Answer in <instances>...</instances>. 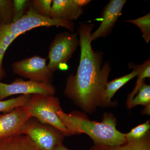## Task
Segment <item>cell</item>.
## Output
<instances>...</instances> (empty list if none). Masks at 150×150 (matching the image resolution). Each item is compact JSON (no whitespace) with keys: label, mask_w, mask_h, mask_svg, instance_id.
Listing matches in <instances>:
<instances>
[{"label":"cell","mask_w":150,"mask_h":150,"mask_svg":"<svg viewBox=\"0 0 150 150\" xmlns=\"http://www.w3.org/2000/svg\"><path fill=\"white\" fill-rule=\"evenodd\" d=\"M82 7L77 0H53L50 18L55 19L73 21L83 13Z\"/></svg>","instance_id":"obj_11"},{"label":"cell","mask_w":150,"mask_h":150,"mask_svg":"<svg viewBox=\"0 0 150 150\" xmlns=\"http://www.w3.org/2000/svg\"><path fill=\"white\" fill-rule=\"evenodd\" d=\"M30 1L27 0L13 1V22L17 21L25 14L24 11L27 6L29 5Z\"/></svg>","instance_id":"obj_22"},{"label":"cell","mask_w":150,"mask_h":150,"mask_svg":"<svg viewBox=\"0 0 150 150\" xmlns=\"http://www.w3.org/2000/svg\"><path fill=\"white\" fill-rule=\"evenodd\" d=\"M79 45L76 33H61L56 35L49 46L48 69L52 74L59 66L66 64Z\"/></svg>","instance_id":"obj_6"},{"label":"cell","mask_w":150,"mask_h":150,"mask_svg":"<svg viewBox=\"0 0 150 150\" xmlns=\"http://www.w3.org/2000/svg\"><path fill=\"white\" fill-rule=\"evenodd\" d=\"M12 68L14 74L38 82H50L53 74L46 64V59L38 56L14 62Z\"/></svg>","instance_id":"obj_7"},{"label":"cell","mask_w":150,"mask_h":150,"mask_svg":"<svg viewBox=\"0 0 150 150\" xmlns=\"http://www.w3.org/2000/svg\"><path fill=\"white\" fill-rule=\"evenodd\" d=\"M13 1L0 0V20L4 24L13 22Z\"/></svg>","instance_id":"obj_18"},{"label":"cell","mask_w":150,"mask_h":150,"mask_svg":"<svg viewBox=\"0 0 150 150\" xmlns=\"http://www.w3.org/2000/svg\"><path fill=\"white\" fill-rule=\"evenodd\" d=\"M150 104L149 105L145 106L144 109L143 110V112H144V114H147V115H150Z\"/></svg>","instance_id":"obj_24"},{"label":"cell","mask_w":150,"mask_h":150,"mask_svg":"<svg viewBox=\"0 0 150 150\" xmlns=\"http://www.w3.org/2000/svg\"><path fill=\"white\" fill-rule=\"evenodd\" d=\"M56 91V88L50 82L40 83L22 79H16L11 84L0 81V100L16 94H40L54 96Z\"/></svg>","instance_id":"obj_8"},{"label":"cell","mask_w":150,"mask_h":150,"mask_svg":"<svg viewBox=\"0 0 150 150\" xmlns=\"http://www.w3.org/2000/svg\"><path fill=\"white\" fill-rule=\"evenodd\" d=\"M20 134L27 136L38 150H55L63 144L65 135L54 126L31 117L24 124Z\"/></svg>","instance_id":"obj_5"},{"label":"cell","mask_w":150,"mask_h":150,"mask_svg":"<svg viewBox=\"0 0 150 150\" xmlns=\"http://www.w3.org/2000/svg\"><path fill=\"white\" fill-rule=\"evenodd\" d=\"M57 114L71 136L86 134L95 144L104 146H119L127 142L125 134L116 128V119L111 113H105L100 122L91 121L80 112H72L68 114L62 108L57 111Z\"/></svg>","instance_id":"obj_2"},{"label":"cell","mask_w":150,"mask_h":150,"mask_svg":"<svg viewBox=\"0 0 150 150\" xmlns=\"http://www.w3.org/2000/svg\"><path fill=\"white\" fill-rule=\"evenodd\" d=\"M138 94L130 102L127 103L128 108L131 109L137 105L144 106L150 104V86L145 83L142 84L138 90Z\"/></svg>","instance_id":"obj_16"},{"label":"cell","mask_w":150,"mask_h":150,"mask_svg":"<svg viewBox=\"0 0 150 150\" xmlns=\"http://www.w3.org/2000/svg\"><path fill=\"white\" fill-rule=\"evenodd\" d=\"M90 150H150V132L140 139L127 141L125 144L117 146L95 144Z\"/></svg>","instance_id":"obj_14"},{"label":"cell","mask_w":150,"mask_h":150,"mask_svg":"<svg viewBox=\"0 0 150 150\" xmlns=\"http://www.w3.org/2000/svg\"><path fill=\"white\" fill-rule=\"evenodd\" d=\"M150 128L149 120L138 125L131 129L129 133L125 134L126 141H134L142 139L149 131Z\"/></svg>","instance_id":"obj_20"},{"label":"cell","mask_w":150,"mask_h":150,"mask_svg":"<svg viewBox=\"0 0 150 150\" xmlns=\"http://www.w3.org/2000/svg\"><path fill=\"white\" fill-rule=\"evenodd\" d=\"M93 23H81L79 35L81 56L76 73L67 79L64 93L85 112L91 113L100 106L101 97L111 71L109 62L102 65L103 54L91 46Z\"/></svg>","instance_id":"obj_1"},{"label":"cell","mask_w":150,"mask_h":150,"mask_svg":"<svg viewBox=\"0 0 150 150\" xmlns=\"http://www.w3.org/2000/svg\"><path fill=\"white\" fill-rule=\"evenodd\" d=\"M31 117L23 106L2 114L0 116V139L20 134L23 126Z\"/></svg>","instance_id":"obj_9"},{"label":"cell","mask_w":150,"mask_h":150,"mask_svg":"<svg viewBox=\"0 0 150 150\" xmlns=\"http://www.w3.org/2000/svg\"><path fill=\"white\" fill-rule=\"evenodd\" d=\"M0 150H38L27 136L18 134L0 139Z\"/></svg>","instance_id":"obj_13"},{"label":"cell","mask_w":150,"mask_h":150,"mask_svg":"<svg viewBox=\"0 0 150 150\" xmlns=\"http://www.w3.org/2000/svg\"><path fill=\"white\" fill-rule=\"evenodd\" d=\"M55 150H71L65 147L63 144L58 145L55 148Z\"/></svg>","instance_id":"obj_23"},{"label":"cell","mask_w":150,"mask_h":150,"mask_svg":"<svg viewBox=\"0 0 150 150\" xmlns=\"http://www.w3.org/2000/svg\"><path fill=\"white\" fill-rule=\"evenodd\" d=\"M129 67L130 68L138 70L139 71L138 75V80H137L136 86L133 91L128 96L127 99V103L130 102L135 97V95L137 94L139 88L144 82V79L146 78H150V59L145 62L143 64L141 65H135L131 63L129 64Z\"/></svg>","instance_id":"obj_15"},{"label":"cell","mask_w":150,"mask_h":150,"mask_svg":"<svg viewBox=\"0 0 150 150\" xmlns=\"http://www.w3.org/2000/svg\"><path fill=\"white\" fill-rule=\"evenodd\" d=\"M31 95H22L17 97L6 100H0V112L7 113L16 108L26 104Z\"/></svg>","instance_id":"obj_17"},{"label":"cell","mask_w":150,"mask_h":150,"mask_svg":"<svg viewBox=\"0 0 150 150\" xmlns=\"http://www.w3.org/2000/svg\"><path fill=\"white\" fill-rule=\"evenodd\" d=\"M126 2L125 0H111L108 3L103 12L101 24L94 32L91 33L92 41L110 33L122 14V9Z\"/></svg>","instance_id":"obj_10"},{"label":"cell","mask_w":150,"mask_h":150,"mask_svg":"<svg viewBox=\"0 0 150 150\" xmlns=\"http://www.w3.org/2000/svg\"><path fill=\"white\" fill-rule=\"evenodd\" d=\"M23 106L31 117L42 123L54 126L65 136H71L57 115V111L62 108L58 98L48 95L32 94Z\"/></svg>","instance_id":"obj_4"},{"label":"cell","mask_w":150,"mask_h":150,"mask_svg":"<svg viewBox=\"0 0 150 150\" xmlns=\"http://www.w3.org/2000/svg\"><path fill=\"white\" fill-rule=\"evenodd\" d=\"M30 6L39 15L50 18L52 0H33L30 1Z\"/></svg>","instance_id":"obj_21"},{"label":"cell","mask_w":150,"mask_h":150,"mask_svg":"<svg viewBox=\"0 0 150 150\" xmlns=\"http://www.w3.org/2000/svg\"><path fill=\"white\" fill-rule=\"evenodd\" d=\"M1 115H2V114H0V116H1Z\"/></svg>","instance_id":"obj_25"},{"label":"cell","mask_w":150,"mask_h":150,"mask_svg":"<svg viewBox=\"0 0 150 150\" xmlns=\"http://www.w3.org/2000/svg\"><path fill=\"white\" fill-rule=\"evenodd\" d=\"M139 74V71L134 69L132 72L128 74L115 79L111 81L108 82L105 90L103 93L100 106L112 105V103L111 101V99L117 91L129 81L135 77L137 76Z\"/></svg>","instance_id":"obj_12"},{"label":"cell","mask_w":150,"mask_h":150,"mask_svg":"<svg viewBox=\"0 0 150 150\" xmlns=\"http://www.w3.org/2000/svg\"><path fill=\"white\" fill-rule=\"evenodd\" d=\"M126 22L133 23L138 26L143 33V37L146 43H149L150 40V14L136 19L129 20Z\"/></svg>","instance_id":"obj_19"},{"label":"cell","mask_w":150,"mask_h":150,"mask_svg":"<svg viewBox=\"0 0 150 150\" xmlns=\"http://www.w3.org/2000/svg\"><path fill=\"white\" fill-rule=\"evenodd\" d=\"M74 25L73 21L41 16L33 9L30 5L26 13L17 21L6 24L0 20V81L6 76V71L3 67V60L6 51L19 35L36 28L53 26L65 28L73 32Z\"/></svg>","instance_id":"obj_3"}]
</instances>
